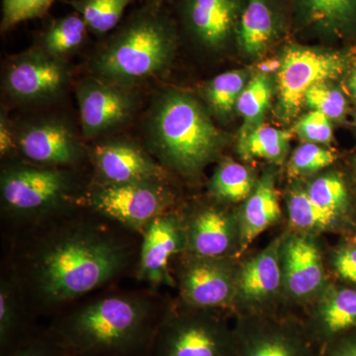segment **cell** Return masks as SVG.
I'll return each mask as SVG.
<instances>
[{
    "label": "cell",
    "instance_id": "1",
    "mask_svg": "<svg viewBox=\"0 0 356 356\" xmlns=\"http://www.w3.org/2000/svg\"><path fill=\"white\" fill-rule=\"evenodd\" d=\"M89 210V209H88ZM22 227L7 277L32 318L57 315L74 301L137 269L142 238L89 210Z\"/></svg>",
    "mask_w": 356,
    "mask_h": 356
},
{
    "label": "cell",
    "instance_id": "2",
    "mask_svg": "<svg viewBox=\"0 0 356 356\" xmlns=\"http://www.w3.org/2000/svg\"><path fill=\"white\" fill-rule=\"evenodd\" d=\"M170 307L154 291L112 292L67 307L47 331L70 355L149 356Z\"/></svg>",
    "mask_w": 356,
    "mask_h": 356
},
{
    "label": "cell",
    "instance_id": "3",
    "mask_svg": "<svg viewBox=\"0 0 356 356\" xmlns=\"http://www.w3.org/2000/svg\"><path fill=\"white\" fill-rule=\"evenodd\" d=\"M177 39L165 0H146L103 42L91 70L97 79L125 86L158 76L170 65Z\"/></svg>",
    "mask_w": 356,
    "mask_h": 356
},
{
    "label": "cell",
    "instance_id": "4",
    "mask_svg": "<svg viewBox=\"0 0 356 356\" xmlns=\"http://www.w3.org/2000/svg\"><path fill=\"white\" fill-rule=\"evenodd\" d=\"M149 152L163 168L195 175L216 156L221 135L197 100L170 90L154 98L146 122Z\"/></svg>",
    "mask_w": 356,
    "mask_h": 356
},
{
    "label": "cell",
    "instance_id": "5",
    "mask_svg": "<svg viewBox=\"0 0 356 356\" xmlns=\"http://www.w3.org/2000/svg\"><path fill=\"white\" fill-rule=\"evenodd\" d=\"M74 191L70 172L62 168L16 163L6 166L0 177L2 209L21 228L81 206Z\"/></svg>",
    "mask_w": 356,
    "mask_h": 356
},
{
    "label": "cell",
    "instance_id": "6",
    "mask_svg": "<svg viewBox=\"0 0 356 356\" xmlns=\"http://www.w3.org/2000/svg\"><path fill=\"white\" fill-rule=\"evenodd\" d=\"M149 356H236L235 332L217 309L170 306Z\"/></svg>",
    "mask_w": 356,
    "mask_h": 356
},
{
    "label": "cell",
    "instance_id": "7",
    "mask_svg": "<svg viewBox=\"0 0 356 356\" xmlns=\"http://www.w3.org/2000/svg\"><path fill=\"white\" fill-rule=\"evenodd\" d=\"M172 205V192L165 181H97L81 201L83 207L140 235L154 218L170 212Z\"/></svg>",
    "mask_w": 356,
    "mask_h": 356
},
{
    "label": "cell",
    "instance_id": "8",
    "mask_svg": "<svg viewBox=\"0 0 356 356\" xmlns=\"http://www.w3.org/2000/svg\"><path fill=\"white\" fill-rule=\"evenodd\" d=\"M348 60L337 51L303 46H288L277 72L278 106L285 120L298 114L309 88L337 79L348 67Z\"/></svg>",
    "mask_w": 356,
    "mask_h": 356
},
{
    "label": "cell",
    "instance_id": "9",
    "mask_svg": "<svg viewBox=\"0 0 356 356\" xmlns=\"http://www.w3.org/2000/svg\"><path fill=\"white\" fill-rule=\"evenodd\" d=\"M184 254L177 273L184 305L219 309L235 302L238 267L229 257Z\"/></svg>",
    "mask_w": 356,
    "mask_h": 356
},
{
    "label": "cell",
    "instance_id": "10",
    "mask_svg": "<svg viewBox=\"0 0 356 356\" xmlns=\"http://www.w3.org/2000/svg\"><path fill=\"white\" fill-rule=\"evenodd\" d=\"M67 81L69 72L62 58L38 46L13 58L7 67L4 88L17 102H44L62 95Z\"/></svg>",
    "mask_w": 356,
    "mask_h": 356
},
{
    "label": "cell",
    "instance_id": "11",
    "mask_svg": "<svg viewBox=\"0 0 356 356\" xmlns=\"http://www.w3.org/2000/svg\"><path fill=\"white\" fill-rule=\"evenodd\" d=\"M185 236L181 217L175 212L154 218L142 234L136 277L153 290L161 285L175 284L170 261L184 254Z\"/></svg>",
    "mask_w": 356,
    "mask_h": 356
},
{
    "label": "cell",
    "instance_id": "12",
    "mask_svg": "<svg viewBox=\"0 0 356 356\" xmlns=\"http://www.w3.org/2000/svg\"><path fill=\"white\" fill-rule=\"evenodd\" d=\"M81 128L88 139L116 128L131 118L137 105L129 86L89 79L77 86Z\"/></svg>",
    "mask_w": 356,
    "mask_h": 356
},
{
    "label": "cell",
    "instance_id": "13",
    "mask_svg": "<svg viewBox=\"0 0 356 356\" xmlns=\"http://www.w3.org/2000/svg\"><path fill=\"white\" fill-rule=\"evenodd\" d=\"M247 0H177L178 23L194 41L220 50L236 36Z\"/></svg>",
    "mask_w": 356,
    "mask_h": 356
},
{
    "label": "cell",
    "instance_id": "14",
    "mask_svg": "<svg viewBox=\"0 0 356 356\" xmlns=\"http://www.w3.org/2000/svg\"><path fill=\"white\" fill-rule=\"evenodd\" d=\"M185 254L209 257L238 254V220L217 206H204L181 217Z\"/></svg>",
    "mask_w": 356,
    "mask_h": 356
},
{
    "label": "cell",
    "instance_id": "15",
    "mask_svg": "<svg viewBox=\"0 0 356 356\" xmlns=\"http://www.w3.org/2000/svg\"><path fill=\"white\" fill-rule=\"evenodd\" d=\"M91 159L102 182L165 181V168L126 140H107L96 145Z\"/></svg>",
    "mask_w": 356,
    "mask_h": 356
},
{
    "label": "cell",
    "instance_id": "16",
    "mask_svg": "<svg viewBox=\"0 0 356 356\" xmlns=\"http://www.w3.org/2000/svg\"><path fill=\"white\" fill-rule=\"evenodd\" d=\"M17 149L33 163L44 168L74 165L81 158L76 136L62 122L47 120L26 126L16 135Z\"/></svg>",
    "mask_w": 356,
    "mask_h": 356
},
{
    "label": "cell",
    "instance_id": "17",
    "mask_svg": "<svg viewBox=\"0 0 356 356\" xmlns=\"http://www.w3.org/2000/svg\"><path fill=\"white\" fill-rule=\"evenodd\" d=\"M283 285L295 298H307L320 291L325 270L320 250L306 234L288 236L281 245Z\"/></svg>",
    "mask_w": 356,
    "mask_h": 356
},
{
    "label": "cell",
    "instance_id": "18",
    "mask_svg": "<svg viewBox=\"0 0 356 356\" xmlns=\"http://www.w3.org/2000/svg\"><path fill=\"white\" fill-rule=\"evenodd\" d=\"M281 245L278 238L273 241L238 268L235 302L259 306L277 294L283 285Z\"/></svg>",
    "mask_w": 356,
    "mask_h": 356
},
{
    "label": "cell",
    "instance_id": "19",
    "mask_svg": "<svg viewBox=\"0 0 356 356\" xmlns=\"http://www.w3.org/2000/svg\"><path fill=\"white\" fill-rule=\"evenodd\" d=\"M234 332L236 356H313L305 339L283 325L250 321Z\"/></svg>",
    "mask_w": 356,
    "mask_h": 356
},
{
    "label": "cell",
    "instance_id": "20",
    "mask_svg": "<svg viewBox=\"0 0 356 356\" xmlns=\"http://www.w3.org/2000/svg\"><path fill=\"white\" fill-rule=\"evenodd\" d=\"M297 27L327 36L356 30V0H291Z\"/></svg>",
    "mask_w": 356,
    "mask_h": 356
},
{
    "label": "cell",
    "instance_id": "21",
    "mask_svg": "<svg viewBox=\"0 0 356 356\" xmlns=\"http://www.w3.org/2000/svg\"><path fill=\"white\" fill-rule=\"evenodd\" d=\"M284 26L280 0H247L238 21L236 38L250 56L262 53Z\"/></svg>",
    "mask_w": 356,
    "mask_h": 356
},
{
    "label": "cell",
    "instance_id": "22",
    "mask_svg": "<svg viewBox=\"0 0 356 356\" xmlns=\"http://www.w3.org/2000/svg\"><path fill=\"white\" fill-rule=\"evenodd\" d=\"M311 329L314 336L322 341H336L356 329V290H327L314 311Z\"/></svg>",
    "mask_w": 356,
    "mask_h": 356
},
{
    "label": "cell",
    "instance_id": "23",
    "mask_svg": "<svg viewBox=\"0 0 356 356\" xmlns=\"http://www.w3.org/2000/svg\"><path fill=\"white\" fill-rule=\"evenodd\" d=\"M280 204L273 175H264L255 185L238 218L240 250L242 254L262 232L280 220Z\"/></svg>",
    "mask_w": 356,
    "mask_h": 356
},
{
    "label": "cell",
    "instance_id": "24",
    "mask_svg": "<svg viewBox=\"0 0 356 356\" xmlns=\"http://www.w3.org/2000/svg\"><path fill=\"white\" fill-rule=\"evenodd\" d=\"M26 311L15 285L7 276L0 281V355H6L39 330Z\"/></svg>",
    "mask_w": 356,
    "mask_h": 356
},
{
    "label": "cell",
    "instance_id": "25",
    "mask_svg": "<svg viewBox=\"0 0 356 356\" xmlns=\"http://www.w3.org/2000/svg\"><path fill=\"white\" fill-rule=\"evenodd\" d=\"M88 25L76 11L49 23L40 36L39 47L53 57L62 58L79 50L88 35Z\"/></svg>",
    "mask_w": 356,
    "mask_h": 356
},
{
    "label": "cell",
    "instance_id": "26",
    "mask_svg": "<svg viewBox=\"0 0 356 356\" xmlns=\"http://www.w3.org/2000/svg\"><path fill=\"white\" fill-rule=\"evenodd\" d=\"M138 0H69L67 1L96 36H106L121 24L129 6Z\"/></svg>",
    "mask_w": 356,
    "mask_h": 356
},
{
    "label": "cell",
    "instance_id": "27",
    "mask_svg": "<svg viewBox=\"0 0 356 356\" xmlns=\"http://www.w3.org/2000/svg\"><path fill=\"white\" fill-rule=\"evenodd\" d=\"M290 134L269 126H259L240 137L238 152L243 158L264 159L280 165L286 158Z\"/></svg>",
    "mask_w": 356,
    "mask_h": 356
},
{
    "label": "cell",
    "instance_id": "28",
    "mask_svg": "<svg viewBox=\"0 0 356 356\" xmlns=\"http://www.w3.org/2000/svg\"><path fill=\"white\" fill-rule=\"evenodd\" d=\"M255 187L254 173L235 161H225L211 179V193L225 202L247 200Z\"/></svg>",
    "mask_w": 356,
    "mask_h": 356
},
{
    "label": "cell",
    "instance_id": "29",
    "mask_svg": "<svg viewBox=\"0 0 356 356\" xmlns=\"http://www.w3.org/2000/svg\"><path fill=\"white\" fill-rule=\"evenodd\" d=\"M270 79L267 74H259L245 86L236 102V109L245 119L241 137L248 135L255 128L261 126V121L270 102Z\"/></svg>",
    "mask_w": 356,
    "mask_h": 356
},
{
    "label": "cell",
    "instance_id": "30",
    "mask_svg": "<svg viewBox=\"0 0 356 356\" xmlns=\"http://www.w3.org/2000/svg\"><path fill=\"white\" fill-rule=\"evenodd\" d=\"M287 207L293 226L307 233L327 231L339 222V217L318 206L306 191H293L288 198Z\"/></svg>",
    "mask_w": 356,
    "mask_h": 356
},
{
    "label": "cell",
    "instance_id": "31",
    "mask_svg": "<svg viewBox=\"0 0 356 356\" xmlns=\"http://www.w3.org/2000/svg\"><path fill=\"white\" fill-rule=\"evenodd\" d=\"M245 74L238 70L224 72L215 77L206 88V98L218 114L226 115L233 110L245 88Z\"/></svg>",
    "mask_w": 356,
    "mask_h": 356
},
{
    "label": "cell",
    "instance_id": "32",
    "mask_svg": "<svg viewBox=\"0 0 356 356\" xmlns=\"http://www.w3.org/2000/svg\"><path fill=\"white\" fill-rule=\"evenodd\" d=\"M312 200L323 209L341 218L348 208V195L341 177L327 175L313 180L307 188Z\"/></svg>",
    "mask_w": 356,
    "mask_h": 356
},
{
    "label": "cell",
    "instance_id": "33",
    "mask_svg": "<svg viewBox=\"0 0 356 356\" xmlns=\"http://www.w3.org/2000/svg\"><path fill=\"white\" fill-rule=\"evenodd\" d=\"M56 0H2L1 31L20 23L43 17Z\"/></svg>",
    "mask_w": 356,
    "mask_h": 356
},
{
    "label": "cell",
    "instance_id": "34",
    "mask_svg": "<svg viewBox=\"0 0 356 356\" xmlns=\"http://www.w3.org/2000/svg\"><path fill=\"white\" fill-rule=\"evenodd\" d=\"M336 159V154L331 149L306 143L293 153L289 170L294 175H310L331 165Z\"/></svg>",
    "mask_w": 356,
    "mask_h": 356
},
{
    "label": "cell",
    "instance_id": "35",
    "mask_svg": "<svg viewBox=\"0 0 356 356\" xmlns=\"http://www.w3.org/2000/svg\"><path fill=\"white\" fill-rule=\"evenodd\" d=\"M304 102L329 119L341 118L346 109V100L343 93L327 86V83H318L309 88L304 95Z\"/></svg>",
    "mask_w": 356,
    "mask_h": 356
},
{
    "label": "cell",
    "instance_id": "36",
    "mask_svg": "<svg viewBox=\"0 0 356 356\" xmlns=\"http://www.w3.org/2000/svg\"><path fill=\"white\" fill-rule=\"evenodd\" d=\"M295 131L300 138L314 144H327L332 139V127L330 119L316 110L301 117L295 125Z\"/></svg>",
    "mask_w": 356,
    "mask_h": 356
},
{
    "label": "cell",
    "instance_id": "37",
    "mask_svg": "<svg viewBox=\"0 0 356 356\" xmlns=\"http://www.w3.org/2000/svg\"><path fill=\"white\" fill-rule=\"evenodd\" d=\"M64 353L44 329L39 330L1 356H64Z\"/></svg>",
    "mask_w": 356,
    "mask_h": 356
},
{
    "label": "cell",
    "instance_id": "38",
    "mask_svg": "<svg viewBox=\"0 0 356 356\" xmlns=\"http://www.w3.org/2000/svg\"><path fill=\"white\" fill-rule=\"evenodd\" d=\"M332 266L341 280L356 284V243H348L337 250Z\"/></svg>",
    "mask_w": 356,
    "mask_h": 356
},
{
    "label": "cell",
    "instance_id": "39",
    "mask_svg": "<svg viewBox=\"0 0 356 356\" xmlns=\"http://www.w3.org/2000/svg\"><path fill=\"white\" fill-rule=\"evenodd\" d=\"M16 149H17L16 135L13 134V127L6 115L2 112L1 118H0V154L2 158H6Z\"/></svg>",
    "mask_w": 356,
    "mask_h": 356
},
{
    "label": "cell",
    "instance_id": "40",
    "mask_svg": "<svg viewBox=\"0 0 356 356\" xmlns=\"http://www.w3.org/2000/svg\"><path fill=\"white\" fill-rule=\"evenodd\" d=\"M329 356H356V336L336 339L330 348Z\"/></svg>",
    "mask_w": 356,
    "mask_h": 356
},
{
    "label": "cell",
    "instance_id": "41",
    "mask_svg": "<svg viewBox=\"0 0 356 356\" xmlns=\"http://www.w3.org/2000/svg\"><path fill=\"white\" fill-rule=\"evenodd\" d=\"M281 65V60H268L266 62L262 63L259 65V72L261 74H267L270 72H275V70H280Z\"/></svg>",
    "mask_w": 356,
    "mask_h": 356
},
{
    "label": "cell",
    "instance_id": "42",
    "mask_svg": "<svg viewBox=\"0 0 356 356\" xmlns=\"http://www.w3.org/2000/svg\"><path fill=\"white\" fill-rule=\"evenodd\" d=\"M350 86L351 90H353V95L356 97V70L353 72V76H350Z\"/></svg>",
    "mask_w": 356,
    "mask_h": 356
},
{
    "label": "cell",
    "instance_id": "43",
    "mask_svg": "<svg viewBox=\"0 0 356 356\" xmlns=\"http://www.w3.org/2000/svg\"><path fill=\"white\" fill-rule=\"evenodd\" d=\"M64 353H65V351H64ZM64 356H79V355H70V353H65Z\"/></svg>",
    "mask_w": 356,
    "mask_h": 356
}]
</instances>
